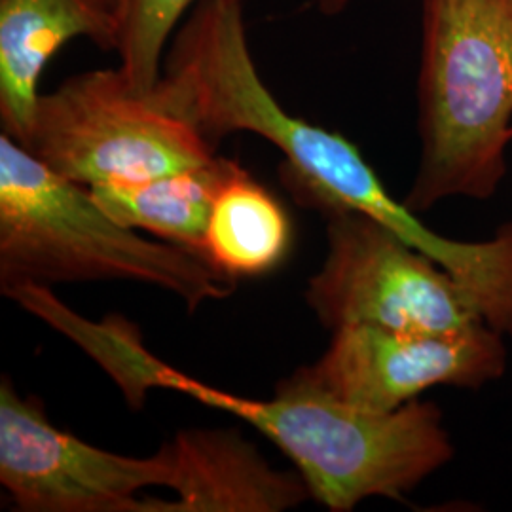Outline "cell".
<instances>
[{"label":"cell","instance_id":"7a4b0ae2","mask_svg":"<svg viewBox=\"0 0 512 512\" xmlns=\"http://www.w3.org/2000/svg\"><path fill=\"white\" fill-rule=\"evenodd\" d=\"M418 133L412 211L494 198L512 141V0H421Z\"/></svg>","mask_w":512,"mask_h":512},{"label":"cell","instance_id":"9c48e42d","mask_svg":"<svg viewBox=\"0 0 512 512\" xmlns=\"http://www.w3.org/2000/svg\"><path fill=\"white\" fill-rule=\"evenodd\" d=\"M164 446L177 497L162 512H281L311 497L302 476L275 471L236 431L183 429Z\"/></svg>","mask_w":512,"mask_h":512},{"label":"cell","instance_id":"5b68a950","mask_svg":"<svg viewBox=\"0 0 512 512\" xmlns=\"http://www.w3.org/2000/svg\"><path fill=\"white\" fill-rule=\"evenodd\" d=\"M27 150L88 188L148 181L217 158L200 129L156 90L137 92L120 69L78 74L40 95Z\"/></svg>","mask_w":512,"mask_h":512},{"label":"cell","instance_id":"8fae6325","mask_svg":"<svg viewBox=\"0 0 512 512\" xmlns=\"http://www.w3.org/2000/svg\"><path fill=\"white\" fill-rule=\"evenodd\" d=\"M238 162L215 158L211 164L135 183L92 186L99 205L124 226L145 230L205 260V238L220 186Z\"/></svg>","mask_w":512,"mask_h":512},{"label":"cell","instance_id":"5bb4252c","mask_svg":"<svg viewBox=\"0 0 512 512\" xmlns=\"http://www.w3.org/2000/svg\"><path fill=\"white\" fill-rule=\"evenodd\" d=\"M97 10H101L105 16H109L116 23V33L120 27V16H122V8L126 0H90ZM118 40V35H116Z\"/></svg>","mask_w":512,"mask_h":512},{"label":"cell","instance_id":"52a82bcc","mask_svg":"<svg viewBox=\"0 0 512 512\" xmlns=\"http://www.w3.org/2000/svg\"><path fill=\"white\" fill-rule=\"evenodd\" d=\"M0 484L23 512H156L147 488H177L165 450L131 458L97 448L48 420L42 401L0 384Z\"/></svg>","mask_w":512,"mask_h":512},{"label":"cell","instance_id":"7c38bea8","mask_svg":"<svg viewBox=\"0 0 512 512\" xmlns=\"http://www.w3.org/2000/svg\"><path fill=\"white\" fill-rule=\"evenodd\" d=\"M283 205L238 165L220 186L205 238V260L228 279L270 274L291 249Z\"/></svg>","mask_w":512,"mask_h":512},{"label":"cell","instance_id":"ba28073f","mask_svg":"<svg viewBox=\"0 0 512 512\" xmlns=\"http://www.w3.org/2000/svg\"><path fill=\"white\" fill-rule=\"evenodd\" d=\"M507 370V338L480 323L456 332H397L370 325L332 330L329 348L289 376L336 401L391 412L427 389H480Z\"/></svg>","mask_w":512,"mask_h":512},{"label":"cell","instance_id":"30bf717a","mask_svg":"<svg viewBox=\"0 0 512 512\" xmlns=\"http://www.w3.org/2000/svg\"><path fill=\"white\" fill-rule=\"evenodd\" d=\"M116 23L90 0H0V118L4 133L29 147L38 80L50 57L74 37L116 48Z\"/></svg>","mask_w":512,"mask_h":512},{"label":"cell","instance_id":"4fadbf2b","mask_svg":"<svg viewBox=\"0 0 512 512\" xmlns=\"http://www.w3.org/2000/svg\"><path fill=\"white\" fill-rule=\"evenodd\" d=\"M198 0H126L120 16L116 52L120 71L137 92H152L162 76L167 38L184 12Z\"/></svg>","mask_w":512,"mask_h":512},{"label":"cell","instance_id":"8992f818","mask_svg":"<svg viewBox=\"0 0 512 512\" xmlns=\"http://www.w3.org/2000/svg\"><path fill=\"white\" fill-rule=\"evenodd\" d=\"M323 217L327 256L306 289L323 327L456 332L484 323L452 275L382 222L349 209Z\"/></svg>","mask_w":512,"mask_h":512},{"label":"cell","instance_id":"6da1fadb","mask_svg":"<svg viewBox=\"0 0 512 512\" xmlns=\"http://www.w3.org/2000/svg\"><path fill=\"white\" fill-rule=\"evenodd\" d=\"M154 90L211 145L234 131L270 141L285 156L291 188L321 215L349 209L395 234L410 228L414 211L389 194L359 148L293 116L266 88L247 44L243 0H200Z\"/></svg>","mask_w":512,"mask_h":512},{"label":"cell","instance_id":"277c9868","mask_svg":"<svg viewBox=\"0 0 512 512\" xmlns=\"http://www.w3.org/2000/svg\"><path fill=\"white\" fill-rule=\"evenodd\" d=\"M78 281H135L196 311L234 291L232 279L167 241L124 226L92 190L0 137V289Z\"/></svg>","mask_w":512,"mask_h":512},{"label":"cell","instance_id":"9a60e30c","mask_svg":"<svg viewBox=\"0 0 512 512\" xmlns=\"http://www.w3.org/2000/svg\"><path fill=\"white\" fill-rule=\"evenodd\" d=\"M348 2L349 0H317L321 12H323L325 16H336V14H340V12L346 8Z\"/></svg>","mask_w":512,"mask_h":512},{"label":"cell","instance_id":"3957f363","mask_svg":"<svg viewBox=\"0 0 512 512\" xmlns=\"http://www.w3.org/2000/svg\"><path fill=\"white\" fill-rule=\"evenodd\" d=\"M150 385L181 391L255 427L332 512L353 511L370 497L403 501L456 456L442 410L420 399L370 412L285 378L274 399L256 401L209 387L162 361Z\"/></svg>","mask_w":512,"mask_h":512}]
</instances>
